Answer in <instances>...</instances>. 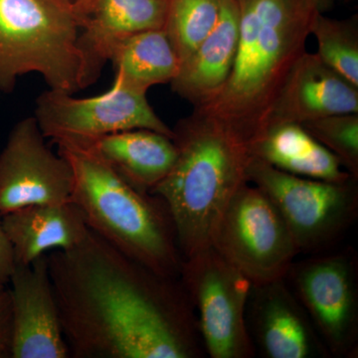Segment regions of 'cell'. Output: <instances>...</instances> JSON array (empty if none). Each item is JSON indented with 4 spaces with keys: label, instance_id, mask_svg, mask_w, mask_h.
<instances>
[{
    "label": "cell",
    "instance_id": "1",
    "mask_svg": "<svg viewBox=\"0 0 358 358\" xmlns=\"http://www.w3.org/2000/svg\"><path fill=\"white\" fill-rule=\"evenodd\" d=\"M71 358H202L196 313L179 278L164 277L90 229L47 254Z\"/></svg>",
    "mask_w": 358,
    "mask_h": 358
},
{
    "label": "cell",
    "instance_id": "2",
    "mask_svg": "<svg viewBox=\"0 0 358 358\" xmlns=\"http://www.w3.org/2000/svg\"><path fill=\"white\" fill-rule=\"evenodd\" d=\"M239 40L232 72L210 100L194 107L256 148L267 133L278 96L307 52L319 11L310 0H235Z\"/></svg>",
    "mask_w": 358,
    "mask_h": 358
},
{
    "label": "cell",
    "instance_id": "3",
    "mask_svg": "<svg viewBox=\"0 0 358 358\" xmlns=\"http://www.w3.org/2000/svg\"><path fill=\"white\" fill-rule=\"evenodd\" d=\"M173 131L176 162L150 193L169 207L185 260L209 247L223 209L249 182L255 148L199 110L178 121Z\"/></svg>",
    "mask_w": 358,
    "mask_h": 358
},
{
    "label": "cell",
    "instance_id": "4",
    "mask_svg": "<svg viewBox=\"0 0 358 358\" xmlns=\"http://www.w3.org/2000/svg\"><path fill=\"white\" fill-rule=\"evenodd\" d=\"M57 147L72 169L71 201L90 229L157 274L179 278L183 258L166 202L136 190L89 148Z\"/></svg>",
    "mask_w": 358,
    "mask_h": 358
},
{
    "label": "cell",
    "instance_id": "5",
    "mask_svg": "<svg viewBox=\"0 0 358 358\" xmlns=\"http://www.w3.org/2000/svg\"><path fill=\"white\" fill-rule=\"evenodd\" d=\"M80 29L81 16L63 0H0V92L29 73L51 90H82Z\"/></svg>",
    "mask_w": 358,
    "mask_h": 358
},
{
    "label": "cell",
    "instance_id": "6",
    "mask_svg": "<svg viewBox=\"0 0 358 358\" xmlns=\"http://www.w3.org/2000/svg\"><path fill=\"white\" fill-rule=\"evenodd\" d=\"M248 181L270 199L300 254L336 248L358 217V179L319 180L285 173L255 157Z\"/></svg>",
    "mask_w": 358,
    "mask_h": 358
},
{
    "label": "cell",
    "instance_id": "7",
    "mask_svg": "<svg viewBox=\"0 0 358 358\" xmlns=\"http://www.w3.org/2000/svg\"><path fill=\"white\" fill-rule=\"evenodd\" d=\"M285 280L305 308L329 357L358 355V258L355 249L327 250L294 260Z\"/></svg>",
    "mask_w": 358,
    "mask_h": 358
},
{
    "label": "cell",
    "instance_id": "8",
    "mask_svg": "<svg viewBox=\"0 0 358 358\" xmlns=\"http://www.w3.org/2000/svg\"><path fill=\"white\" fill-rule=\"evenodd\" d=\"M209 246L253 285L285 278L300 255L279 212L250 182L241 186L223 209Z\"/></svg>",
    "mask_w": 358,
    "mask_h": 358
},
{
    "label": "cell",
    "instance_id": "9",
    "mask_svg": "<svg viewBox=\"0 0 358 358\" xmlns=\"http://www.w3.org/2000/svg\"><path fill=\"white\" fill-rule=\"evenodd\" d=\"M196 313L205 352L211 358H252L247 329L252 282L211 246L185 259L179 275Z\"/></svg>",
    "mask_w": 358,
    "mask_h": 358
},
{
    "label": "cell",
    "instance_id": "10",
    "mask_svg": "<svg viewBox=\"0 0 358 358\" xmlns=\"http://www.w3.org/2000/svg\"><path fill=\"white\" fill-rule=\"evenodd\" d=\"M145 92L115 78L105 93L89 98L49 89L37 98L35 114L42 134L56 145H83L106 134L147 129L173 138V129L148 103Z\"/></svg>",
    "mask_w": 358,
    "mask_h": 358
},
{
    "label": "cell",
    "instance_id": "11",
    "mask_svg": "<svg viewBox=\"0 0 358 358\" xmlns=\"http://www.w3.org/2000/svg\"><path fill=\"white\" fill-rule=\"evenodd\" d=\"M45 140L34 117L14 124L0 152V215L29 205L72 199L70 164Z\"/></svg>",
    "mask_w": 358,
    "mask_h": 358
},
{
    "label": "cell",
    "instance_id": "12",
    "mask_svg": "<svg viewBox=\"0 0 358 358\" xmlns=\"http://www.w3.org/2000/svg\"><path fill=\"white\" fill-rule=\"evenodd\" d=\"M9 284L11 358H70L47 254L30 265L15 264Z\"/></svg>",
    "mask_w": 358,
    "mask_h": 358
},
{
    "label": "cell",
    "instance_id": "13",
    "mask_svg": "<svg viewBox=\"0 0 358 358\" xmlns=\"http://www.w3.org/2000/svg\"><path fill=\"white\" fill-rule=\"evenodd\" d=\"M246 322L256 355L262 357H331L285 278L252 285Z\"/></svg>",
    "mask_w": 358,
    "mask_h": 358
},
{
    "label": "cell",
    "instance_id": "14",
    "mask_svg": "<svg viewBox=\"0 0 358 358\" xmlns=\"http://www.w3.org/2000/svg\"><path fill=\"white\" fill-rule=\"evenodd\" d=\"M169 0H91L81 16L77 40L81 89L95 83L120 41L148 30L164 29Z\"/></svg>",
    "mask_w": 358,
    "mask_h": 358
},
{
    "label": "cell",
    "instance_id": "15",
    "mask_svg": "<svg viewBox=\"0 0 358 358\" xmlns=\"http://www.w3.org/2000/svg\"><path fill=\"white\" fill-rule=\"evenodd\" d=\"M352 113H358V87L331 69L317 53L306 52L278 96L268 129Z\"/></svg>",
    "mask_w": 358,
    "mask_h": 358
},
{
    "label": "cell",
    "instance_id": "16",
    "mask_svg": "<svg viewBox=\"0 0 358 358\" xmlns=\"http://www.w3.org/2000/svg\"><path fill=\"white\" fill-rule=\"evenodd\" d=\"M15 264L30 265L54 250L74 248L88 234L83 212L73 201L35 204L1 215Z\"/></svg>",
    "mask_w": 358,
    "mask_h": 358
},
{
    "label": "cell",
    "instance_id": "17",
    "mask_svg": "<svg viewBox=\"0 0 358 358\" xmlns=\"http://www.w3.org/2000/svg\"><path fill=\"white\" fill-rule=\"evenodd\" d=\"M239 40V10L235 0H221L217 23L171 82L174 93L193 107L210 100L229 78Z\"/></svg>",
    "mask_w": 358,
    "mask_h": 358
},
{
    "label": "cell",
    "instance_id": "18",
    "mask_svg": "<svg viewBox=\"0 0 358 358\" xmlns=\"http://www.w3.org/2000/svg\"><path fill=\"white\" fill-rule=\"evenodd\" d=\"M68 145L89 148L126 182L143 193L152 192L176 159L173 138L147 129L106 134L83 145Z\"/></svg>",
    "mask_w": 358,
    "mask_h": 358
},
{
    "label": "cell",
    "instance_id": "19",
    "mask_svg": "<svg viewBox=\"0 0 358 358\" xmlns=\"http://www.w3.org/2000/svg\"><path fill=\"white\" fill-rule=\"evenodd\" d=\"M255 155L270 166L319 180H348L352 178L334 154L313 138L301 124L271 127L255 148Z\"/></svg>",
    "mask_w": 358,
    "mask_h": 358
},
{
    "label": "cell",
    "instance_id": "20",
    "mask_svg": "<svg viewBox=\"0 0 358 358\" xmlns=\"http://www.w3.org/2000/svg\"><path fill=\"white\" fill-rule=\"evenodd\" d=\"M117 79L148 93L155 85L171 83L180 63L166 30L136 33L115 45L110 61Z\"/></svg>",
    "mask_w": 358,
    "mask_h": 358
},
{
    "label": "cell",
    "instance_id": "21",
    "mask_svg": "<svg viewBox=\"0 0 358 358\" xmlns=\"http://www.w3.org/2000/svg\"><path fill=\"white\" fill-rule=\"evenodd\" d=\"M220 7L221 0H169L164 29L180 66L212 31L217 23Z\"/></svg>",
    "mask_w": 358,
    "mask_h": 358
},
{
    "label": "cell",
    "instance_id": "22",
    "mask_svg": "<svg viewBox=\"0 0 358 358\" xmlns=\"http://www.w3.org/2000/svg\"><path fill=\"white\" fill-rule=\"evenodd\" d=\"M317 42V55L327 66L358 87L357 16L334 20L317 13L310 27Z\"/></svg>",
    "mask_w": 358,
    "mask_h": 358
},
{
    "label": "cell",
    "instance_id": "23",
    "mask_svg": "<svg viewBox=\"0 0 358 358\" xmlns=\"http://www.w3.org/2000/svg\"><path fill=\"white\" fill-rule=\"evenodd\" d=\"M301 126L358 179V113L329 115Z\"/></svg>",
    "mask_w": 358,
    "mask_h": 358
},
{
    "label": "cell",
    "instance_id": "24",
    "mask_svg": "<svg viewBox=\"0 0 358 358\" xmlns=\"http://www.w3.org/2000/svg\"><path fill=\"white\" fill-rule=\"evenodd\" d=\"M0 358H11V301L6 287L0 292Z\"/></svg>",
    "mask_w": 358,
    "mask_h": 358
},
{
    "label": "cell",
    "instance_id": "25",
    "mask_svg": "<svg viewBox=\"0 0 358 358\" xmlns=\"http://www.w3.org/2000/svg\"><path fill=\"white\" fill-rule=\"evenodd\" d=\"M14 268H15V260H14L13 247L6 236V231L2 226L1 215H0V284L4 286L8 284Z\"/></svg>",
    "mask_w": 358,
    "mask_h": 358
},
{
    "label": "cell",
    "instance_id": "26",
    "mask_svg": "<svg viewBox=\"0 0 358 358\" xmlns=\"http://www.w3.org/2000/svg\"><path fill=\"white\" fill-rule=\"evenodd\" d=\"M310 1L320 13H326L333 8L336 0H310Z\"/></svg>",
    "mask_w": 358,
    "mask_h": 358
},
{
    "label": "cell",
    "instance_id": "27",
    "mask_svg": "<svg viewBox=\"0 0 358 358\" xmlns=\"http://www.w3.org/2000/svg\"><path fill=\"white\" fill-rule=\"evenodd\" d=\"M63 1H65L66 3L72 6L73 8L80 14V16H82V14L86 10L91 0H63Z\"/></svg>",
    "mask_w": 358,
    "mask_h": 358
},
{
    "label": "cell",
    "instance_id": "28",
    "mask_svg": "<svg viewBox=\"0 0 358 358\" xmlns=\"http://www.w3.org/2000/svg\"><path fill=\"white\" fill-rule=\"evenodd\" d=\"M6 286H4V285L0 284V292L2 291L4 288H6Z\"/></svg>",
    "mask_w": 358,
    "mask_h": 358
}]
</instances>
